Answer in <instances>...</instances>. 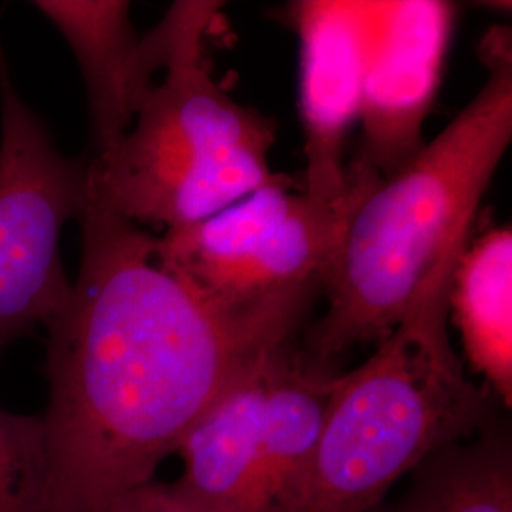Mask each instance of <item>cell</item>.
<instances>
[{
	"instance_id": "cell-8",
	"label": "cell",
	"mask_w": 512,
	"mask_h": 512,
	"mask_svg": "<svg viewBox=\"0 0 512 512\" xmlns=\"http://www.w3.org/2000/svg\"><path fill=\"white\" fill-rule=\"evenodd\" d=\"M300 37V118L306 135L304 194L340 198L349 183L344 148L359 122L372 35V2H294Z\"/></svg>"
},
{
	"instance_id": "cell-1",
	"label": "cell",
	"mask_w": 512,
	"mask_h": 512,
	"mask_svg": "<svg viewBox=\"0 0 512 512\" xmlns=\"http://www.w3.org/2000/svg\"><path fill=\"white\" fill-rule=\"evenodd\" d=\"M82 262L44 327L48 406L42 512H99L154 480L194 421L293 338L319 285L228 308L156 256V238L90 183Z\"/></svg>"
},
{
	"instance_id": "cell-12",
	"label": "cell",
	"mask_w": 512,
	"mask_h": 512,
	"mask_svg": "<svg viewBox=\"0 0 512 512\" xmlns=\"http://www.w3.org/2000/svg\"><path fill=\"white\" fill-rule=\"evenodd\" d=\"M448 308L467 361L499 403H512V232L499 226L467 245L452 277Z\"/></svg>"
},
{
	"instance_id": "cell-5",
	"label": "cell",
	"mask_w": 512,
	"mask_h": 512,
	"mask_svg": "<svg viewBox=\"0 0 512 512\" xmlns=\"http://www.w3.org/2000/svg\"><path fill=\"white\" fill-rule=\"evenodd\" d=\"M348 165V188L336 200L294 194V179L277 173L217 215L165 230L156 256L165 270L228 308L306 285L323 291L357 207L382 181L357 158Z\"/></svg>"
},
{
	"instance_id": "cell-15",
	"label": "cell",
	"mask_w": 512,
	"mask_h": 512,
	"mask_svg": "<svg viewBox=\"0 0 512 512\" xmlns=\"http://www.w3.org/2000/svg\"><path fill=\"white\" fill-rule=\"evenodd\" d=\"M99 512H196L173 484L150 480L147 484L133 488L126 494L114 497Z\"/></svg>"
},
{
	"instance_id": "cell-2",
	"label": "cell",
	"mask_w": 512,
	"mask_h": 512,
	"mask_svg": "<svg viewBox=\"0 0 512 512\" xmlns=\"http://www.w3.org/2000/svg\"><path fill=\"white\" fill-rule=\"evenodd\" d=\"M480 57L490 76L473 101L357 207L323 285L327 313L306 334L313 359L334 365L346 349L378 344L456 272L512 139L511 29H492Z\"/></svg>"
},
{
	"instance_id": "cell-10",
	"label": "cell",
	"mask_w": 512,
	"mask_h": 512,
	"mask_svg": "<svg viewBox=\"0 0 512 512\" xmlns=\"http://www.w3.org/2000/svg\"><path fill=\"white\" fill-rule=\"evenodd\" d=\"M264 357L220 393L175 452L183 473L173 488L196 512H268L262 492Z\"/></svg>"
},
{
	"instance_id": "cell-14",
	"label": "cell",
	"mask_w": 512,
	"mask_h": 512,
	"mask_svg": "<svg viewBox=\"0 0 512 512\" xmlns=\"http://www.w3.org/2000/svg\"><path fill=\"white\" fill-rule=\"evenodd\" d=\"M46 465L42 418L0 404V512H42Z\"/></svg>"
},
{
	"instance_id": "cell-13",
	"label": "cell",
	"mask_w": 512,
	"mask_h": 512,
	"mask_svg": "<svg viewBox=\"0 0 512 512\" xmlns=\"http://www.w3.org/2000/svg\"><path fill=\"white\" fill-rule=\"evenodd\" d=\"M385 512H512L511 429L497 420L473 439L435 452Z\"/></svg>"
},
{
	"instance_id": "cell-4",
	"label": "cell",
	"mask_w": 512,
	"mask_h": 512,
	"mask_svg": "<svg viewBox=\"0 0 512 512\" xmlns=\"http://www.w3.org/2000/svg\"><path fill=\"white\" fill-rule=\"evenodd\" d=\"M220 6L183 0L169 8L164 80L109 158H88L93 190L139 226L171 230L209 219L274 179V120L236 103L205 65L203 40Z\"/></svg>"
},
{
	"instance_id": "cell-6",
	"label": "cell",
	"mask_w": 512,
	"mask_h": 512,
	"mask_svg": "<svg viewBox=\"0 0 512 512\" xmlns=\"http://www.w3.org/2000/svg\"><path fill=\"white\" fill-rule=\"evenodd\" d=\"M88 198V160L55 147L19 95L0 42V351L46 327L69 300L61 241Z\"/></svg>"
},
{
	"instance_id": "cell-9",
	"label": "cell",
	"mask_w": 512,
	"mask_h": 512,
	"mask_svg": "<svg viewBox=\"0 0 512 512\" xmlns=\"http://www.w3.org/2000/svg\"><path fill=\"white\" fill-rule=\"evenodd\" d=\"M69 44L88 92L92 160H105L122 143L152 92L154 74L165 69L173 44V18L139 37L122 0H35Z\"/></svg>"
},
{
	"instance_id": "cell-7",
	"label": "cell",
	"mask_w": 512,
	"mask_h": 512,
	"mask_svg": "<svg viewBox=\"0 0 512 512\" xmlns=\"http://www.w3.org/2000/svg\"><path fill=\"white\" fill-rule=\"evenodd\" d=\"M456 18L452 2H372L357 160L382 179L423 147L421 128L442 84Z\"/></svg>"
},
{
	"instance_id": "cell-3",
	"label": "cell",
	"mask_w": 512,
	"mask_h": 512,
	"mask_svg": "<svg viewBox=\"0 0 512 512\" xmlns=\"http://www.w3.org/2000/svg\"><path fill=\"white\" fill-rule=\"evenodd\" d=\"M452 277L340 374L317 448L274 512H372L429 456L501 420L499 399L469 378L450 342Z\"/></svg>"
},
{
	"instance_id": "cell-11",
	"label": "cell",
	"mask_w": 512,
	"mask_h": 512,
	"mask_svg": "<svg viewBox=\"0 0 512 512\" xmlns=\"http://www.w3.org/2000/svg\"><path fill=\"white\" fill-rule=\"evenodd\" d=\"M293 338L270 349L262 363V492L268 512L313 456L340 382L334 365L313 359Z\"/></svg>"
}]
</instances>
